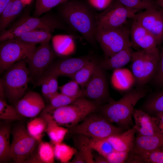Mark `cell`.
I'll list each match as a JSON object with an SVG mask.
<instances>
[{
	"mask_svg": "<svg viewBox=\"0 0 163 163\" xmlns=\"http://www.w3.org/2000/svg\"><path fill=\"white\" fill-rule=\"evenodd\" d=\"M59 5L58 11L63 21L91 45H95L97 13L94 9L81 0H67Z\"/></svg>",
	"mask_w": 163,
	"mask_h": 163,
	"instance_id": "obj_1",
	"label": "cell"
},
{
	"mask_svg": "<svg viewBox=\"0 0 163 163\" xmlns=\"http://www.w3.org/2000/svg\"><path fill=\"white\" fill-rule=\"evenodd\" d=\"M148 91L144 86L128 90L119 100L112 99L99 106L96 111L111 123L125 130H128L134 125L132 117L135 106Z\"/></svg>",
	"mask_w": 163,
	"mask_h": 163,
	"instance_id": "obj_2",
	"label": "cell"
},
{
	"mask_svg": "<svg viewBox=\"0 0 163 163\" xmlns=\"http://www.w3.org/2000/svg\"><path fill=\"white\" fill-rule=\"evenodd\" d=\"M56 29L65 31L76 38L79 36L59 16L47 14L41 17H31L27 14L21 17L8 29L1 32L0 41L13 39L24 33L35 30H44L52 32Z\"/></svg>",
	"mask_w": 163,
	"mask_h": 163,
	"instance_id": "obj_3",
	"label": "cell"
},
{
	"mask_svg": "<svg viewBox=\"0 0 163 163\" xmlns=\"http://www.w3.org/2000/svg\"><path fill=\"white\" fill-rule=\"evenodd\" d=\"M100 106L85 97L78 99L71 104L56 108L52 111H43L44 117L57 125L67 128L75 126Z\"/></svg>",
	"mask_w": 163,
	"mask_h": 163,
	"instance_id": "obj_4",
	"label": "cell"
},
{
	"mask_svg": "<svg viewBox=\"0 0 163 163\" xmlns=\"http://www.w3.org/2000/svg\"><path fill=\"white\" fill-rule=\"evenodd\" d=\"M68 129L69 133L72 134L81 135L94 139L107 138L125 131L114 125L96 110L78 124Z\"/></svg>",
	"mask_w": 163,
	"mask_h": 163,
	"instance_id": "obj_5",
	"label": "cell"
},
{
	"mask_svg": "<svg viewBox=\"0 0 163 163\" xmlns=\"http://www.w3.org/2000/svg\"><path fill=\"white\" fill-rule=\"evenodd\" d=\"M1 79L6 97L14 104L23 97L30 81L27 59L18 62L6 69Z\"/></svg>",
	"mask_w": 163,
	"mask_h": 163,
	"instance_id": "obj_6",
	"label": "cell"
},
{
	"mask_svg": "<svg viewBox=\"0 0 163 163\" xmlns=\"http://www.w3.org/2000/svg\"><path fill=\"white\" fill-rule=\"evenodd\" d=\"M159 51L149 52L142 50L133 51L130 68L137 87L144 86L152 79L159 58Z\"/></svg>",
	"mask_w": 163,
	"mask_h": 163,
	"instance_id": "obj_7",
	"label": "cell"
},
{
	"mask_svg": "<svg viewBox=\"0 0 163 163\" xmlns=\"http://www.w3.org/2000/svg\"><path fill=\"white\" fill-rule=\"evenodd\" d=\"M94 37L100 45L105 58L112 56L131 44L130 29L126 25L113 29L96 28Z\"/></svg>",
	"mask_w": 163,
	"mask_h": 163,
	"instance_id": "obj_8",
	"label": "cell"
},
{
	"mask_svg": "<svg viewBox=\"0 0 163 163\" xmlns=\"http://www.w3.org/2000/svg\"><path fill=\"white\" fill-rule=\"evenodd\" d=\"M36 45L14 39L0 42V73L16 62L29 58L36 48Z\"/></svg>",
	"mask_w": 163,
	"mask_h": 163,
	"instance_id": "obj_9",
	"label": "cell"
},
{
	"mask_svg": "<svg viewBox=\"0 0 163 163\" xmlns=\"http://www.w3.org/2000/svg\"><path fill=\"white\" fill-rule=\"evenodd\" d=\"M139 11L127 8L115 0L108 8L97 14V28H117L126 25Z\"/></svg>",
	"mask_w": 163,
	"mask_h": 163,
	"instance_id": "obj_10",
	"label": "cell"
},
{
	"mask_svg": "<svg viewBox=\"0 0 163 163\" xmlns=\"http://www.w3.org/2000/svg\"><path fill=\"white\" fill-rule=\"evenodd\" d=\"M10 152L11 158L16 163H24L39 142L32 136L27 128L21 125L13 129Z\"/></svg>",
	"mask_w": 163,
	"mask_h": 163,
	"instance_id": "obj_11",
	"label": "cell"
},
{
	"mask_svg": "<svg viewBox=\"0 0 163 163\" xmlns=\"http://www.w3.org/2000/svg\"><path fill=\"white\" fill-rule=\"evenodd\" d=\"M57 54L49 41L41 43L27 59L30 81L36 82L55 59Z\"/></svg>",
	"mask_w": 163,
	"mask_h": 163,
	"instance_id": "obj_12",
	"label": "cell"
},
{
	"mask_svg": "<svg viewBox=\"0 0 163 163\" xmlns=\"http://www.w3.org/2000/svg\"><path fill=\"white\" fill-rule=\"evenodd\" d=\"M105 71L98 62L94 74L83 88L84 97L95 102L99 105L112 99L110 97Z\"/></svg>",
	"mask_w": 163,
	"mask_h": 163,
	"instance_id": "obj_13",
	"label": "cell"
},
{
	"mask_svg": "<svg viewBox=\"0 0 163 163\" xmlns=\"http://www.w3.org/2000/svg\"><path fill=\"white\" fill-rule=\"evenodd\" d=\"M133 19L137 21L155 38L158 45L163 42V13L156 6L139 11Z\"/></svg>",
	"mask_w": 163,
	"mask_h": 163,
	"instance_id": "obj_14",
	"label": "cell"
},
{
	"mask_svg": "<svg viewBox=\"0 0 163 163\" xmlns=\"http://www.w3.org/2000/svg\"><path fill=\"white\" fill-rule=\"evenodd\" d=\"M94 56L88 55L78 57L62 58L54 60L42 75H53L69 77L82 68Z\"/></svg>",
	"mask_w": 163,
	"mask_h": 163,
	"instance_id": "obj_15",
	"label": "cell"
},
{
	"mask_svg": "<svg viewBox=\"0 0 163 163\" xmlns=\"http://www.w3.org/2000/svg\"><path fill=\"white\" fill-rule=\"evenodd\" d=\"M133 20L130 28V39L132 47L149 52L159 51L158 42L154 36L137 21Z\"/></svg>",
	"mask_w": 163,
	"mask_h": 163,
	"instance_id": "obj_16",
	"label": "cell"
},
{
	"mask_svg": "<svg viewBox=\"0 0 163 163\" xmlns=\"http://www.w3.org/2000/svg\"><path fill=\"white\" fill-rule=\"evenodd\" d=\"M14 104L21 116L31 118L37 115L46 106L41 95L34 91H29Z\"/></svg>",
	"mask_w": 163,
	"mask_h": 163,
	"instance_id": "obj_17",
	"label": "cell"
},
{
	"mask_svg": "<svg viewBox=\"0 0 163 163\" xmlns=\"http://www.w3.org/2000/svg\"><path fill=\"white\" fill-rule=\"evenodd\" d=\"M133 117L135 121L133 126L137 136L159 135L155 116H151L140 109H135Z\"/></svg>",
	"mask_w": 163,
	"mask_h": 163,
	"instance_id": "obj_18",
	"label": "cell"
},
{
	"mask_svg": "<svg viewBox=\"0 0 163 163\" xmlns=\"http://www.w3.org/2000/svg\"><path fill=\"white\" fill-rule=\"evenodd\" d=\"M133 51L130 44L112 56L104 57L99 64L105 70L120 69L131 62Z\"/></svg>",
	"mask_w": 163,
	"mask_h": 163,
	"instance_id": "obj_19",
	"label": "cell"
},
{
	"mask_svg": "<svg viewBox=\"0 0 163 163\" xmlns=\"http://www.w3.org/2000/svg\"><path fill=\"white\" fill-rule=\"evenodd\" d=\"M136 133V131L133 126L122 133L112 135L107 139L115 151L129 152L134 145Z\"/></svg>",
	"mask_w": 163,
	"mask_h": 163,
	"instance_id": "obj_20",
	"label": "cell"
},
{
	"mask_svg": "<svg viewBox=\"0 0 163 163\" xmlns=\"http://www.w3.org/2000/svg\"><path fill=\"white\" fill-rule=\"evenodd\" d=\"M55 158L53 147L41 140L24 163H53Z\"/></svg>",
	"mask_w": 163,
	"mask_h": 163,
	"instance_id": "obj_21",
	"label": "cell"
},
{
	"mask_svg": "<svg viewBox=\"0 0 163 163\" xmlns=\"http://www.w3.org/2000/svg\"><path fill=\"white\" fill-rule=\"evenodd\" d=\"M163 146V136H136L131 150L135 152H149Z\"/></svg>",
	"mask_w": 163,
	"mask_h": 163,
	"instance_id": "obj_22",
	"label": "cell"
},
{
	"mask_svg": "<svg viewBox=\"0 0 163 163\" xmlns=\"http://www.w3.org/2000/svg\"><path fill=\"white\" fill-rule=\"evenodd\" d=\"M126 163H163V146L149 152L130 151Z\"/></svg>",
	"mask_w": 163,
	"mask_h": 163,
	"instance_id": "obj_23",
	"label": "cell"
},
{
	"mask_svg": "<svg viewBox=\"0 0 163 163\" xmlns=\"http://www.w3.org/2000/svg\"><path fill=\"white\" fill-rule=\"evenodd\" d=\"M24 6L21 0H12L0 14V31L5 30L21 11Z\"/></svg>",
	"mask_w": 163,
	"mask_h": 163,
	"instance_id": "obj_24",
	"label": "cell"
},
{
	"mask_svg": "<svg viewBox=\"0 0 163 163\" xmlns=\"http://www.w3.org/2000/svg\"><path fill=\"white\" fill-rule=\"evenodd\" d=\"M99 61L94 56L73 75L70 76L84 88L94 74Z\"/></svg>",
	"mask_w": 163,
	"mask_h": 163,
	"instance_id": "obj_25",
	"label": "cell"
},
{
	"mask_svg": "<svg viewBox=\"0 0 163 163\" xmlns=\"http://www.w3.org/2000/svg\"><path fill=\"white\" fill-rule=\"evenodd\" d=\"M140 109L154 116L158 113H163V89L149 96Z\"/></svg>",
	"mask_w": 163,
	"mask_h": 163,
	"instance_id": "obj_26",
	"label": "cell"
},
{
	"mask_svg": "<svg viewBox=\"0 0 163 163\" xmlns=\"http://www.w3.org/2000/svg\"><path fill=\"white\" fill-rule=\"evenodd\" d=\"M51 33L44 30H35L24 33L13 39L24 43L37 45L49 42L51 38Z\"/></svg>",
	"mask_w": 163,
	"mask_h": 163,
	"instance_id": "obj_27",
	"label": "cell"
},
{
	"mask_svg": "<svg viewBox=\"0 0 163 163\" xmlns=\"http://www.w3.org/2000/svg\"><path fill=\"white\" fill-rule=\"evenodd\" d=\"M11 128L8 125H2L0 128V163L7 162L11 159L10 155L11 144L10 139Z\"/></svg>",
	"mask_w": 163,
	"mask_h": 163,
	"instance_id": "obj_28",
	"label": "cell"
},
{
	"mask_svg": "<svg viewBox=\"0 0 163 163\" xmlns=\"http://www.w3.org/2000/svg\"><path fill=\"white\" fill-rule=\"evenodd\" d=\"M74 143L77 150L83 156L86 163H94L92 149L89 143L90 138L84 135L74 134Z\"/></svg>",
	"mask_w": 163,
	"mask_h": 163,
	"instance_id": "obj_29",
	"label": "cell"
},
{
	"mask_svg": "<svg viewBox=\"0 0 163 163\" xmlns=\"http://www.w3.org/2000/svg\"><path fill=\"white\" fill-rule=\"evenodd\" d=\"M55 157L61 163L69 162L77 151L76 148L62 142L53 146Z\"/></svg>",
	"mask_w": 163,
	"mask_h": 163,
	"instance_id": "obj_30",
	"label": "cell"
},
{
	"mask_svg": "<svg viewBox=\"0 0 163 163\" xmlns=\"http://www.w3.org/2000/svg\"><path fill=\"white\" fill-rule=\"evenodd\" d=\"M47 126L46 121L41 117H36L29 122L27 124V129L32 136L40 142L42 140Z\"/></svg>",
	"mask_w": 163,
	"mask_h": 163,
	"instance_id": "obj_31",
	"label": "cell"
},
{
	"mask_svg": "<svg viewBox=\"0 0 163 163\" xmlns=\"http://www.w3.org/2000/svg\"><path fill=\"white\" fill-rule=\"evenodd\" d=\"M45 132L55 145L62 142L69 129L53 123L47 124Z\"/></svg>",
	"mask_w": 163,
	"mask_h": 163,
	"instance_id": "obj_32",
	"label": "cell"
},
{
	"mask_svg": "<svg viewBox=\"0 0 163 163\" xmlns=\"http://www.w3.org/2000/svg\"><path fill=\"white\" fill-rule=\"evenodd\" d=\"M78 99L71 97L58 92L51 97L49 100V104L45 106L43 110L52 111L56 108L70 104Z\"/></svg>",
	"mask_w": 163,
	"mask_h": 163,
	"instance_id": "obj_33",
	"label": "cell"
},
{
	"mask_svg": "<svg viewBox=\"0 0 163 163\" xmlns=\"http://www.w3.org/2000/svg\"><path fill=\"white\" fill-rule=\"evenodd\" d=\"M23 117L18 112L14 106L8 104L5 100L0 98V119L20 120Z\"/></svg>",
	"mask_w": 163,
	"mask_h": 163,
	"instance_id": "obj_34",
	"label": "cell"
},
{
	"mask_svg": "<svg viewBox=\"0 0 163 163\" xmlns=\"http://www.w3.org/2000/svg\"><path fill=\"white\" fill-rule=\"evenodd\" d=\"M90 145L93 150L99 154L106 157L114 151L107 139H94L90 138Z\"/></svg>",
	"mask_w": 163,
	"mask_h": 163,
	"instance_id": "obj_35",
	"label": "cell"
},
{
	"mask_svg": "<svg viewBox=\"0 0 163 163\" xmlns=\"http://www.w3.org/2000/svg\"><path fill=\"white\" fill-rule=\"evenodd\" d=\"M75 81L72 80L59 87L60 93L68 97L79 98L84 97L83 88Z\"/></svg>",
	"mask_w": 163,
	"mask_h": 163,
	"instance_id": "obj_36",
	"label": "cell"
},
{
	"mask_svg": "<svg viewBox=\"0 0 163 163\" xmlns=\"http://www.w3.org/2000/svg\"><path fill=\"white\" fill-rule=\"evenodd\" d=\"M67 0H36L34 16L38 17Z\"/></svg>",
	"mask_w": 163,
	"mask_h": 163,
	"instance_id": "obj_37",
	"label": "cell"
},
{
	"mask_svg": "<svg viewBox=\"0 0 163 163\" xmlns=\"http://www.w3.org/2000/svg\"><path fill=\"white\" fill-rule=\"evenodd\" d=\"M125 6L140 11L155 6L152 0H115Z\"/></svg>",
	"mask_w": 163,
	"mask_h": 163,
	"instance_id": "obj_38",
	"label": "cell"
},
{
	"mask_svg": "<svg viewBox=\"0 0 163 163\" xmlns=\"http://www.w3.org/2000/svg\"><path fill=\"white\" fill-rule=\"evenodd\" d=\"M152 79L155 85L159 87H163V47L160 53L156 71Z\"/></svg>",
	"mask_w": 163,
	"mask_h": 163,
	"instance_id": "obj_39",
	"label": "cell"
},
{
	"mask_svg": "<svg viewBox=\"0 0 163 163\" xmlns=\"http://www.w3.org/2000/svg\"><path fill=\"white\" fill-rule=\"evenodd\" d=\"M129 152L114 150L109 154L106 158L108 163H125L128 158Z\"/></svg>",
	"mask_w": 163,
	"mask_h": 163,
	"instance_id": "obj_40",
	"label": "cell"
},
{
	"mask_svg": "<svg viewBox=\"0 0 163 163\" xmlns=\"http://www.w3.org/2000/svg\"><path fill=\"white\" fill-rule=\"evenodd\" d=\"M57 78V76L54 75H42L38 80L44 79L47 82L50 90V97L53 95L58 92L59 87Z\"/></svg>",
	"mask_w": 163,
	"mask_h": 163,
	"instance_id": "obj_41",
	"label": "cell"
},
{
	"mask_svg": "<svg viewBox=\"0 0 163 163\" xmlns=\"http://www.w3.org/2000/svg\"><path fill=\"white\" fill-rule=\"evenodd\" d=\"M88 4L93 9L102 11L110 6L115 0H87Z\"/></svg>",
	"mask_w": 163,
	"mask_h": 163,
	"instance_id": "obj_42",
	"label": "cell"
},
{
	"mask_svg": "<svg viewBox=\"0 0 163 163\" xmlns=\"http://www.w3.org/2000/svg\"><path fill=\"white\" fill-rule=\"evenodd\" d=\"M155 116L159 134L163 136V113H158Z\"/></svg>",
	"mask_w": 163,
	"mask_h": 163,
	"instance_id": "obj_43",
	"label": "cell"
},
{
	"mask_svg": "<svg viewBox=\"0 0 163 163\" xmlns=\"http://www.w3.org/2000/svg\"><path fill=\"white\" fill-rule=\"evenodd\" d=\"M72 163H85V159L81 154L78 150L75 155L73 159L71 161Z\"/></svg>",
	"mask_w": 163,
	"mask_h": 163,
	"instance_id": "obj_44",
	"label": "cell"
},
{
	"mask_svg": "<svg viewBox=\"0 0 163 163\" xmlns=\"http://www.w3.org/2000/svg\"><path fill=\"white\" fill-rule=\"evenodd\" d=\"M94 163H108L107 158L100 154L94 157Z\"/></svg>",
	"mask_w": 163,
	"mask_h": 163,
	"instance_id": "obj_45",
	"label": "cell"
},
{
	"mask_svg": "<svg viewBox=\"0 0 163 163\" xmlns=\"http://www.w3.org/2000/svg\"><path fill=\"white\" fill-rule=\"evenodd\" d=\"M12 0H0V14Z\"/></svg>",
	"mask_w": 163,
	"mask_h": 163,
	"instance_id": "obj_46",
	"label": "cell"
},
{
	"mask_svg": "<svg viewBox=\"0 0 163 163\" xmlns=\"http://www.w3.org/2000/svg\"><path fill=\"white\" fill-rule=\"evenodd\" d=\"M6 97L4 87L2 79L0 80V98L5 100Z\"/></svg>",
	"mask_w": 163,
	"mask_h": 163,
	"instance_id": "obj_47",
	"label": "cell"
},
{
	"mask_svg": "<svg viewBox=\"0 0 163 163\" xmlns=\"http://www.w3.org/2000/svg\"><path fill=\"white\" fill-rule=\"evenodd\" d=\"M155 1L157 5L160 7L161 10L163 13V0H155Z\"/></svg>",
	"mask_w": 163,
	"mask_h": 163,
	"instance_id": "obj_48",
	"label": "cell"
}]
</instances>
